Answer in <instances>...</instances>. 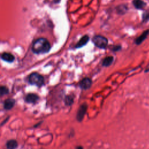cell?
<instances>
[{
  "mask_svg": "<svg viewBox=\"0 0 149 149\" xmlns=\"http://www.w3.org/2000/svg\"><path fill=\"white\" fill-rule=\"evenodd\" d=\"M50 44L45 38H40L37 39L34 41L32 45L33 52L37 54L47 53L50 50Z\"/></svg>",
  "mask_w": 149,
  "mask_h": 149,
  "instance_id": "6da1fadb",
  "label": "cell"
},
{
  "mask_svg": "<svg viewBox=\"0 0 149 149\" xmlns=\"http://www.w3.org/2000/svg\"><path fill=\"white\" fill-rule=\"evenodd\" d=\"M29 81L32 84L36 85L38 87H41L44 84V79L43 76L39 73L34 72L32 73L29 76Z\"/></svg>",
  "mask_w": 149,
  "mask_h": 149,
  "instance_id": "7a4b0ae2",
  "label": "cell"
},
{
  "mask_svg": "<svg viewBox=\"0 0 149 149\" xmlns=\"http://www.w3.org/2000/svg\"><path fill=\"white\" fill-rule=\"evenodd\" d=\"M93 42L95 44L96 46L100 48H105L108 45V40L106 37L97 35L93 37Z\"/></svg>",
  "mask_w": 149,
  "mask_h": 149,
  "instance_id": "3957f363",
  "label": "cell"
},
{
  "mask_svg": "<svg viewBox=\"0 0 149 149\" xmlns=\"http://www.w3.org/2000/svg\"><path fill=\"white\" fill-rule=\"evenodd\" d=\"M87 109H88V105H87L86 104H83L80 107L76 115V118L78 121H82L83 120L87 111Z\"/></svg>",
  "mask_w": 149,
  "mask_h": 149,
  "instance_id": "277c9868",
  "label": "cell"
},
{
  "mask_svg": "<svg viewBox=\"0 0 149 149\" xmlns=\"http://www.w3.org/2000/svg\"><path fill=\"white\" fill-rule=\"evenodd\" d=\"M92 84V80L90 78H84L79 83L80 87L82 89L84 90L90 89L91 88Z\"/></svg>",
  "mask_w": 149,
  "mask_h": 149,
  "instance_id": "5b68a950",
  "label": "cell"
},
{
  "mask_svg": "<svg viewBox=\"0 0 149 149\" xmlns=\"http://www.w3.org/2000/svg\"><path fill=\"white\" fill-rule=\"evenodd\" d=\"M89 40V37L88 35H85L83 36L82 38L80 39L78 44L76 45L75 47L76 48H79L82 47H83L84 45H86Z\"/></svg>",
  "mask_w": 149,
  "mask_h": 149,
  "instance_id": "8992f818",
  "label": "cell"
},
{
  "mask_svg": "<svg viewBox=\"0 0 149 149\" xmlns=\"http://www.w3.org/2000/svg\"><path fill=\"white\" fill-rule=\"evenodd\" d=\"M39 100V97L35 94H29L26 97V102L29 103H35Z\"/></svg>",
  "mask_w": 149,
  "mask_h": 149,
  "instance_id": "52a82bcc",
  "label": "cell"
},
{
  "mask_svg": "<svg viewBox=\"0 0 149 149\" xmlns=\"http://www.w3.org/2000/svg\"><path fill=\"white\" fill-rule=\"evenodd\" d=\"M148 33H149V30H146V31H144V32L138 37V38L136 40V41H135L136 44H138V45L140 44L147 38V37Z\"/></svg>",
  "mask_w": 149,
  "mask_h": 149,
  "instance_id": "ba28073f",
  "label": "cell"
},
{
  "mask_svg": "<svg viewBox=\"0 0 149 149\" xmlns=\"http://www.w3.org/2000/svg\"><path fill=\"white\" fill-rule=\"evenodd\" d=\"M1 58L5 61L8 62V63H12L15 59V57L13 55L8 53H5L1 55Z\"/></svg>",
  "mask_w": 149,
  "mask_h": 149,
  "instance_id": "9c48e42d",
  "label": "cell"
},
{
  "mask_svg": "<svg viewBox=\"0 0 149 149\" xmlns=\"http://www.w3.org/2000/svg\"><path fill=\"white\" fill-rule=\"evenodd\" d=\"M133 4L136 9H142L146 5V4L142 0H134L133 1Z\"/></svg>",
  "mask_w": 149,
  "mask_h": 149,
  "instance_id": "30bf717a",
  "label": "cell"
},
{
  "mask_svg": "<svg viewBox=\"0 0 149 149\" xmlns=\"http://www.w3.org/2000/svg\"><path fill=\"white\" fill-rule=\"evenodd\" d=\"M15 104V101L13 99H7L4 102V108L5 109L9 110L13 108Z\"/></svg>",
  "mask_w": 149,
  "mask_h": 149,
  "instance_id": "8fae6325",
  "label": "cell"
},
{
  "mask_svg": "<svg viewBox=\"0 0 149 149\" xmlns=\"http://www.w3.org/2000/svg\"><path fill=\"white\" fill-rule=\"evenodd\" d=\"M113 61H114L113 57H111V56L107 57L103 61V65L104 67H109V65H111L112 64V63H113Z\"/></svg>",
  "mask_w": 149,
  "mask_h": 149,
  "instance_id": "7c38bea8",
  "label": "cell"
},
{
  "mask_svg": "<svg viewBox=\"0 0 149 149\" xmlns=\"http://www.w3.org/2000/svg\"><path fill=\"white\" fill-rule=\"evenodd\" d=\"M7 146L8 149H15L18 147V143L15 140H10L8 141Z\"/></svg>",
  "mask_w": 149,
  "mask_h": 149,
  "instance_id": "4fadbf2b",
  "label": "cell"
},
{
  "mask_svg": "<svg viewBox=\"0 0 149 149\" xmlns=\"http://www.w3.org/2000/svg\"><path fill=\"white\" fill-rule=\"evenodd\" d=\"M9 93V89L5 86H0V97H3L4 95Z\"/></svg>",
  "mask_w": 149,
  "mask_h": 149,
  "instance_id": "5bb4252c",
  "label": "cell"
},
{
  "mask_svg": "<svg viewBox=\"0 0 149 149\" xmlns=\"http://www.w3.org/2000/svg\"><path fill=\"white\" fill-rule=\"evenodd\" d=\"M65 102L67 105H71L73 103V97L72 96H67L65 98Z\"/></svg>",
  "mask_w": 149,
  "mask_h": 149,
  "instance_id": "9a60e30c",
  "label": "cell"
},
{
  "mask_svg": "<svg viewBox=\"0 0 149 149\" xmlns=\"http://www.w3.org/2000/svg\"><path fill=\"white\" fill-rule=\"evenodd\" d=\"M149 20V11L144 12L143 14V22H146Z\"/></svg>",
  "mask_w": 149,
  "mask_h": 149,
  "instance_id": "2e32d148",
  "label": "cell"
},
{
  "mask_svg": "<svg viewBox=\"0 0 149 149\" xmlns=\"http://www.w3.org/2000/svg\"><path fill=\"white\" fill-rule=\"evenodd\" d=\"M121 46H115V47H114V48H113V51H118V50H119V49H121Z\"/></svg>",
  "mask_w": 149,
  "mask_h": 149,
  "instance_id": "e0dca14e",
  "label": "cell"
},
{
  "mask_svg": "<svg viewBox=\"0 0 149 149\" xmlns=\"http://www.w3.org/2000/svg\"><path fill=\"white\" fill-rule=\"evenodd\" d=\"M76 149H83V147L82 146H79V147H77Z\"/></svg>",
  "mask_w": 149,
  "mask_h": 149,
  "instance_id": "ac0fdd59",
  "label": "cell"
}]
</instances>
